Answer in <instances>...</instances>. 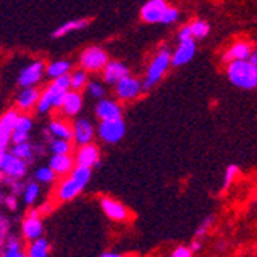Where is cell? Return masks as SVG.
I'll return each instance as SVG.
<instances>
[{
	"label": "cell",
	"instance_id": "ac0fdd59",
	"mask_svg": "<svg viewBox=\"0 0 257 257\" xmlns=\"http://www.w3.org/2000/svg\"><path fill=\"white\" fill-rule=\"evenodd\" d=\"M22 231H23V236H25V239H28L31 242L42 237L43 225H42V220H40V211H39V209H31L30 214L27 216V219L23 220Z\"/></svg>",
	"mask_w": 257,
	"mask_h": 257
},
{
	"label": "cell",
	"instance_id": "30bf717a",
	"mask_svg": "<svg viewBox=\"0 0 257 257\" xmlns=\"http://www.w3.org/2000/svg\"><path fill=\"white\" fill-rule=\"evenodd\" d=\"M197 53V40L188 39L177 42V46L173 50V57H171V66L173 68H180L188 65Z\"/></svg>",
	"mask_w": 257,
	"mask_h": 257
},
{
	"label": "cell",
	"instance_id": "83f0119b",
	"mask_svg": "<svg viewBox=\"0 0 257 257\" xmlns=\"http://www.w3.org/2000/svg\"><path fill=\"white\" fill-rule=\"evenodd\" d=\"M88 83H89V77H88V71H85V69L79 68L71 73V89L74 91L86 89Z\"/></svg>",
	"mask_w": 257,
	"mask_h": 257
},
{
	"label": "cell",
	"instance_id": "2e32d148",
	"mask_svg": "<svg viewBox=\"0 0 257 257\" xmlns=\"http://www.w3.org/2000/svg\"><path fill=\"white\" fill-rule=\"evenodd\" d=\"M76 165L79 167H88V168H94L100 165V150L94 144H86L79 147L76 153Z\"/></svg>",
	"mask_w": 257,
	"mask_h": 257
},
{
	"label": "cell",
	"instance_id": "6da1fadb",
	"mask_svg": "<svg viewBox=\"0 0 257 257\" xmlns=\"http://www.w3.org/2000/svg\"><path fill=\"white\" fill-rule=\"evenodd\" d=\"M171 57H173V51L171 46L163 43L159 46V50L156 51V54L153 56V59L148 63V68L145 71V76L142 79L144 82V91L148 92L153 88H156L162 79L167 76V73L170 71L171 66Z\"/></svg>",
	"mask_w": 257,
	"mask_h": 257
},
{
	"label": "cell",
	"instance_id": "4dcf8cb0",
	"mask_svg": "<svg viewBox=\"0 0 257 257\" xmlns=\"http://www.w3.org/2000/svg\"><path fill=\"white\" fill-rule=\"evenodd\" d=\"M50 151L53 154H69L71 151V140H66V139H51L50 142Z\"/></svg>",
	"mask_w": 257,
	"mask_h": 257
},
{
	"label": "cell",
	"instance_id": "4316f807",
	"mask_svg": "<svg viewBox=\"0 0 257 257\" xmlns=\"http://www.w3.org/2000/svg\"><path fill=\"white\" fill-rule=\"evenodd\" d=\"M11 153L22 159V160H25L27 163H30L34 157V147L30 144V142H23V144H14V147L11 148Z\"/></svg>",
	"mask_w": 257,
	"mask_h": 257
},
{
	"label": "cell",
	"instance_id": "60d3db41",
	"mask_svg": "<svg viewBox=\"0 0 257 257\" xmlns=\"http://www.w3.org/2000/svg\"><path fill=\"white\" fill-rule=\"evenodd\" d=\"M191 255H193V249L186 246H179L173 252V257H191Z\"/></svg>",
	"mask_w": 257,
	"mask_h": 257
},
{
	"label": "cell",
	"instance_id": "ffe728a7",
	"mask_svg": "<svg viewBox=\"0 0 257 257\" xmlns=\"http://www.w3.org/2000/svg\"><path fill=\"white\" fill-rule=\"evenodd\" d=\"M100 206L103 209V213L112 219V220H117V222H122V220H126L130 213L125 205H122L120 202L114 200L111 197H102L100 200Z\"/></svg>",
	"mask_w": 257,
	"mask_h": 257
},
{
	"label": "cell",
	"instance_id": "ab89813d",
	"mask_svg": "<svg viewBox=\"0 0 257 257\" xmlns=\"http://www.w3.org/2000/svg\"><path fill=\"white\" fill-rule=\"evenodd\" d=\"M10 232V223L5 217H0V243L4 242V239L8 236Z\"/></svg>",
	"mask_w": 257,
	"mask_h": 257
},
{
	"label": "cell",
	"instance_id": "7bdbcfd3",
	"mask_svg": "<svg viewBox=\"0 0 257 257\" xmlns=\"http://www.w3.org/2000/svg\"><path fill=\"white\" fill-rule=\"evenodd\" d=\"M8 151H0V177L4 174V163H5V156Z\"/></svg>",
	"mask_w": 257,
	"mask_h": 257
},
{
	"label": "cell",
	"instance_id": "e0dca14e",
	"mask_svg": "<svg viewBox=\"0 0 257 257\" xmlns=\"http://www.w3.org/2000/svg\"><path fill=\"white\" fill-rule=\"evenodd\" d=\"M73 133L74 137L73 140L76 142V145L82 147L86 144H91L96 137V130L94 125H92L88 119H77L73 122Z\"/></svg>",
	"mask_w": 257,
	"mask_h": 257
},
{
	"label": "cell",
	"instance_id": "603a6c76",
	"mask_svg": "<svg viewBox=\"0 0 257 257\" xmlns=\"http://www.w3.org/2000/svg\"><path fill=\"white\" fill-rule=\"evenodd\" d=\"M89 19H73V20H68L65 23H62L60 27H57L53 33H51V39H62L71 33L85 30L89 25Z\"/></svg>",
	"mask_w": 257,
	"mask_h": 257
},
{
	"label": "cell",
	"instance_id": "bcb514c9",
	"mask_svg": "<svg viewBox=\"0 0 257 257\" xmlns=\"http://www.w3.org/2000/svg\"><path fill=\"white\" fill-rule=\"evenodd\" d=\"M190 248L193 249V252H194V251H199V249H200V243H199V242H193Z\"/></svg>",
	"mask_w": 257,
	"mask_h": 257
},
{
	"label": "cell",
	"instance_id": "ee69618b",
	"mask_svg": "<svg viewBox=\"0 0 257 257\" xmlns=\"http://www.w3.org/2000/svg\"><path fill=\"white\" fill-rule=\"evenodd\" d=\"M249 60H251L254 65H257V45H254V50H252V53H251V56H249Z\"/></svg>",
	"mask_w": 257,
	"mask_h": 257
},
{
	"label": "cell",
	"instance_id": "9c48e42d",
	"mask_svg": "<svg viewBox=\"0 0 257 257\" xmlns=\"http://www.w3.org/2000/svg\"><path fill=\"white\" fill-rule=\"evenodd\" d=\"M27 174V162L16 157L13 153H7L5 163H4V174L0 177V182L13 185L16 180L23 179Z\"/></svg>",
	"mask_w": 257,
	"mask_h": 257
},
{
	"label": "cell",
	"instance_id": "e575fe53",
	"mask_svg": "<svg viewBox=\"0 0 257 257\" xmlns=\"http://www.w3.org/2000/svg\"><path fill=\"white\" fill-rule=\"evenodd\" d=\"M39 193H40V186L36 182H31L23 190V199H25L27 203H34L36 199L39 197Z\"/></svg>",
	"mask_w": 257,
	"mask_h": 257
},
{
	"label": "cell",
	"instance_id": "d6a6232c",
	"mask_svg": "<svg viewBox=\"0 0 257 257\" xmlns=\"http://www.w3.org/2000/svg\"><path fill=\"white\" fill-rule=\"evenodd\" d=\"M33 130V119L30 117L28 114H20L19 119H17V123H16V133H20V134H27L30 136Z\"/></svg>",
	"mask_w": 257,
	"mask_h": 257
},
{
	"label": "cell",
	"instance_id": "ba28073f",
	"mask_svg": "<svg viewBox=\"0 0 257 257\" xmlns=\"http://www.w3.org/2000/svg\"><path fill=\"white\" fill-rule=\"evenodd\" d=\"M170 4L168 0H147V2L140 7L139 17L147 25H162L163 16H165Z\"/></svg>",
	"mask_w": 257,
	"mask_h": 257
},
{
	"label": "cell",
	"instance_id": "8fae6325",
	"mask_svg": "<svg viewBox=\"0 0 257 257\" xmlns=\"http://www.w3.org/2000/svg\"><path fill=\"white\" fill-rule=\"evenodd\" d=\"M254 50V43L245 39H239L234 40L228 48L222 53L220 60L226 65L229 62H234V60H246L249 59L251 53Z\"/></svg>",
	"mask_w": 257,
	"mask_h": 257
},
{
	"label": "cell",
	"instance_id": "44dd1931",
	"mask_svg": "<svg viewBox=\"0 0 257 257\" xmlns=\"http://www.w3.org/2000/svg\"><path fill=\"white\" fill-rule=\"evenodd\" d=\"M40 94L42 92L36 88V86H30V88H23L19 96L16 99V103H17V109L19 111H23L27 112L33 108H36L39 99H40Z\"/></svg>",
	"mask_w": 257,
	"mask_h": 257
},
{
	"label": "cell",
	"instance_id": "74e56055",
	"mask_svg": "<svg viewBox=\"0 0 257 257\" xmlns=\"http://www.w3.org/2000/svg\"><path fill=\"white\" fill-rule=\"evenodd\" d=\"M214 223V216H208V217H205L203 220H202V223L197 226V229H196V236L197 237H200V236H205L206 232H208V229L211 228V225Z\"/></svg>",
	"mask_w": 257,
	"mask_h": 257
},
{
	"label": "cell",
	"instance_id": "f546056e",
	"mask_svg": "<svg viewBox=\"0 0 257 257\" xmlns=\"http://www.w3.org/2000/svg\"><path fill=\"white\" fill-rule=\"evenodd\" d=\"M86 92L91 99L94 100H100L106 96V88L102 82L97 80H89V83L86 85Z\"/></svg>",
	"mask_w": 257,
	"mask_h": 257
},
{
	"label": "cell",
	"instance_id": "f6af8a7d",
	"mask_svg": "<svg viewBox=\"0 0 257 257\" xmlns=\"http://www.w3.org/2000/svg\"><path fill=\"white\" fill-rule=\"evenodd\" d=\"M100 257H122V255L117 254V252H105V254H102Z\"/></svg>",
	"mask_w": 257,
	"mask_h": 257
},
{
	"label": "cell",
	"instance_id": "b9f144b4",
	"mask_svg": "<svg viewBox=\"0 0 257 257\" xmlns=\"http://www.w3.org/2000/svg\"><path fill=\"white\" fill-rule=\"evenodd\" d=\"M5 205L8 206V209H11V211H16V209H17V197H16V194L7 196L5 197Z\"/></svg>",
	"mask_w": 257,
	"mask_h": 257
},
{
	"label": "cell",
	"instance_id": "4fadbf2b",
	"mask_svg": "<svg viewBox=\"0 0 257 257\" xmlns=\"http://www.w3.org/2000/svg\"><path fill=\"white\" fill-rule=\"evenodd\" d=\"M46 76V65L42 60H34L30 65H27L22 69L19 74V85L22 88H30V86H36L42 77Z\"/></svg>",
	"mask_w": 257,
	"mask_h": 257
},
{
	"label": "cell",
	"instance_id": "cb8c5ba5",
	"mask_svg": "<svg viewBox=\"0 0 257 257\" xmlns=\"http://www.w3.org/2000/svg\"><path fill=\"white\" fill-rule=\"evenodd\" d=\"M48 134L57 139H66L73 140L74 133H73V125L66 122L65 119H53L48 125Z\"/></svg>",
	"mask_w": 257,
	"mask_h": 257
},
{
	"label": "cell",
	"instance_id": "d590c367",
	"mask_svg": "<svg viewBox=\"0 0 257 257\" xmlns=\"http://www.w3.org/2000/svg\"><path fill=\"white\" fill-rule=\"evenodd\" d=\"M180 19V10L174 5H170L165 16H163V20H162V25H174L177 23Z\"/></svg>",
	"mask_w": 257,
	"mask_h": 257
},
{
	"label": "cell",
	"instance_id": "f35d334b",
	"mask_svg": "<svg viewBox=\"0 0 257 257\" xmlns=\"http://www.w3.org/2000/svg\"><path fill=\"white\" fill-rule=\"evenodd\" d=\"M176 39H177V42L193 39V31H191V25H190V23H185V25H182V27L177 30Z\"/></svg>",
	"mask_w": 257,
	"mask_h": 257
},
{
	"label": "cell",
	"instance_id": "9a60e30c",
	"mask_svg": "<svg viewBox=\"0 0 257 257\" xmlns=\"http://www.w3.org/2000/svg\"><path fill=\"white\" fill-rule=\"evenodd\" d=\"M131 74V69L126 63L122 60H109L106 66L102 69V80L105 85L114 86L117 82H120L123 77Z\"/></svg>",
	"mask_w": 257,
	"mask_h": 257
},
{
	"label": "cell",
	"instance_id": "277c9868",
	"mask_svg": "<svg viewBox=\"0 0 257 257\" xmlns=\"http://www.w3.org/2000/svg\"><path fill=\"white\" fill-rule=\"evenodd\" d=\"M109 54L102 46L92 45L86 46V48L79 56V66L88 73H102V69L109 62Z\"/></svg>",
	"mask_w": 257,
	"mask_h": 257
},
{
	"label": "cell",
	"instance_id": "484cf974",
	"mask_svg": "<svg viewBox=\"0 0 257 257\" xmlns=\"http://www.w3.org/2000/svg\"><path fill=\"white\" fill-rule=\"evenodd\" d=\"M191 25V31H193V37L199 42V40H203L209 36L211 33V25H209V22L202 19V17H197L194 20L190 22Z\"/></svg>",
	"mask_w": 257,
	"mask_h": 257
},
{
	"label": "cell",
	"instance_id": "5b68a950",
	"mask_svg": "<svg viewBox=\"0 0 257 257\" xmlns=\"http://www.w3.org/2000/svg\"><path fill=\"white\" fill-rule=\"evenodd\" d=\"M68 91H69L68 88H63L62 85L53 80L51 85H48V88H45V91H42L40 99L36 105V111L39 114H46L51 109H60Z\"/></svg>",
	"mask_w": 257,
	"mask_h": 257
},
{
	"label": "cell",
	"instance_id": "5bb4252c",
	"mask_svg": "<svg viewBox=\"0 0 257 257\" xmlns=\"http://www.w3.org/2000/svg\"><path fill=\"white\" fill-rule=\"evenodd\" d=\"M19 115L20 114L17 109H8L7 112L2 114V117H0V151L8 150Z\"/></svg>",
	"mask_w": 257,
	"mask_h": 257
},
{
	"label": "cell",
	"instance_id": "836d02e7",
	"mask_svg": "<svg viewBox=\"0 0 257 257\" xmlns=\"http://www.w3.org/2000/svg\"><path fill=\"white\" fill-rule=\"evenodd\" d=\"M56 173L51 170V167L48 165V167H40L37 171H36V179H37V182H40V183H53L54 182V179H56Z\"/></svg>",
	"mask_w": 257,
	"mask_h": 257
},
{
	"label": "cell",
	"instance_id": "52a82bcc",
	"mask_svg": "<svg viewBox=\"0 0 257 257\" xmlns=\"http://www.w3.org/2000/svg\"><path fill=\"white\" fill-rule=\"evenodd\" d=\"M125 134H126V125L123 119L100 122L97 128V136L106 145H117L123 140Z\"/></svg>",
	"mask_w": 257,
	"mask_h": 257
},
{
	"label": "cell",
	"instance_id": "8992f818",
	"mask_svg": "<svg viewBox=\"0 0 257 257\" xmlns=\"http://www.w3.org/2000/svg\"><path fill=\"white\" fill-rule=\"evenodd\" d=\"M144 82L133 74L123 77L120 82L114 85V94L115 99L120 102H133L144 94Z\"/></svg>",
	"mask_w": 257,
	"mask_h": 257
},
{
	"label": "cell",
	"instance_id": "7402d4cb",
	"mask_svg": "<svg viewBox=\"0 0 257 257\" xmlns=\"http://www.w3.org/2000/svg\"><path fill=\"white\" fill-rule=\"evenodd\" d=\"M50 167L57 176H66L71 174V171L76 167V160L69 154H53L50 159Z\"/></svg>",
	"mask_w": 257,
	"mask_h": 257
},
{
	"label": "cell",
	"instance_id": "3957f363",
	"mask_svg": "<svg viewBox=\"0 0 257 257\" xmlns=\"http://www.w3.org/2000/svg\"><path fill=\"white\" fill-rule=\"evenodd\" d=\"M92 174V168L88 167H79L76 165L66 179H63L57 186V199L60 202H68L77 197L82 190L88 185Z\"/></svg>",
	"mask_w": 257,
	"mask_h": 257
},
{
	"label": "cell",
	"instance_id": "7c38bea8",
	"mask_svg": "<svg viewBox=\"0 0 257 257\" xmlns=\"http://www.w3.org/2000/svg\"><path fill=\"white\" fill-rule=\"evenodd\" d=\"M94 112H96V117L100 122L123 119V108L119 100H114V99L103 97V99L97 100V103L94 106Z\"/></svg>",
	"mask_w": 257,
	"mask_h": 257
},
{
	"label": "cell",
	"instance_id": "d6986e66",
	"mask_svg": "<svg viewBox=\"0 0 257 257\" xmlns=\"http://www.w3.org/2000/svg\"><path fill=\"white\" fill-rule=\"evenodd\" d=\"M82 109H83V96L80 94V91L69 89L60 106L62 114L65 117H76Z\"/></svg>",
	"mask_w": 257,
	"mask_h": 257
},
{
	"label": "cell",
	"instance_id": "7dc6e473",
	"mask_svg": "<svg viewBox=\"0 0 257 257\" xmlns=\"http://www.w3.org/2000/svg\"><path fill=\"white\" fill-rule=\"evenodd\" d=\"M0 200H2V191H0Z\"/></svg>",
	"mask_w": 257,
	"mask_h": 257
},
{
	"label": "cell",
	"instance_id": "8d00e7d4",
	"mask_svg": "<svg viewBox=\"0 0 257 257\" xmlns=\"http://www.w3.org/2000/svg\"><path fill=\"white\" fill-rule=\"evenodd\" d=\"M4 257H27V255L22 252V248H20L19 240L14 239V237H11V239L8 240L7 251H5Z\"/></svg>",
	"mask_w": 257,
	"mask_h": 257
},
{
	"label": "cell",
	"instance_id": "f1b7e54d",
	"mask_svg": "<svg viewBox=\"0 0 257 257\" xmlns=\"http://www.w3.org/2000/svg\"><path fill=\"white\" fill-rule=\"evenodd\" d=\"M27 257H48V240L39 237L31 242Z\"/></svg>",
	"mask_w": 257,
	"mask_h": 257
},
{
	"label": "cell",
	"instance_id": "7a4b0ae2",
	"mask_svg": "<svg viewBox=\"0 0 257 257\" xmlns=\"http://www.w3.org/2000/svg\"><path fill=\"white\" fill-rule=\"evenodd\" d=\"M225 74L232 86L243 91L257 89V65H254L249 59L226 63Z\"/></svg>",
	"mask_w": 257,
	"mask_h": 257
},
{
	"label": "cell",
	"instance_id": "1f68e13d",
	"mask_svg": "<svg viewBox=\"0 0 257 257\" xmlns=\"http://www.w3.org/2000/svg\"><path fill=\"white\" fill-rule=\"evenodd\" d=\"M240 173V168L239 165H236V163H231V165L226 167L225 173H223V180H222V190H228L229 186L232 185V182L236 180V177L239 176Z\"/></svg>",
	"mask_w": 257,
	"mask_h": 257
},
{
	"label": "cell",
	"instance_id": "d4e9b609",
	"mask_svg": "<svg viewBox=\"0 0 257 257\" xmlns=\"http://www.w3.org/2000/svg\"><path fill=\"white\" fill-rule=\"evenodd\" d=\"M71 69H73V62L71 60H66V59L54 60V62L46 65V76L54 80L57 77L71 74Z\"/></svg>",
	"mask_w": 257,
	"mask_h": 257
}]
</instances>
